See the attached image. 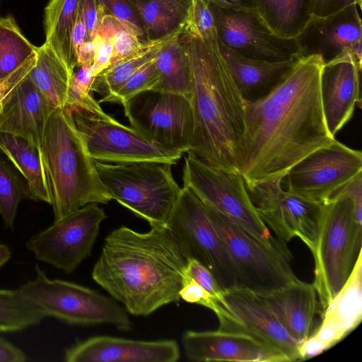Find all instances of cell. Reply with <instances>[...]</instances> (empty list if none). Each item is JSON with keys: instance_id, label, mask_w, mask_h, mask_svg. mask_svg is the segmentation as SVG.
Wrapping results in <instances>:
<instances>
[{"instance_id": "8fae6325", "label": "cell", "mask_w": 362, "mask_h": 362, "mask_svg": "<svg viewBox=\"0 0 362 362\" xmlns=\"http://www.w3.org/2000/svg\"><path fill=\"white\" fill-rule=\"evenodd\" d=\"M192 258L206 267L223 290L238 286L235 269L203 202L182 187L166 224Z\"/></svg>"}, {"instance_id": "f546056e", "label": "cell", "mask_w": 362, "mask_h": 362, "mask_svg": "<svg viewBox=\"0 0 362 362\" xmlns=\"http://www.w3.org/2000/svg\"><path fill=\"white\" fill-rule=\"evenodd\" d=\"M183 32V28L156 40L149 41L134 54L117 62L99 73L91 84L92 92L104 98L115 93L144 65L156 57L169 40Z\"/></svg>"}, {"instance_id": "2e32d148", "label": "cell", "mask_w": 362, "mask_h": 362, "mask_svg": "<svg viewBox=\"0 0 362 362\" xmlns=\"http://www.w3.org/2000/svg\"><path fill=\"white\" fill-rule=\"evenodd\" d=\"M218 40L228 48L250 59L267 62L300 58L295 38L275 34L255 8H222L210 5Z\"/></svg>"}, {"instance_id": "bcb514c9", "label": "cell", "mask_w": 362, "mask_h": 362, "mask_svg": "<svg viewBox=\"0 0 362 362\" xmlns=\"http://www.w3.org/2000/svg\"><path fill=\"white\" fill-rule=\"evenodd\" d=\"M81 6L87 30V40H93V36L106 13L98 0H81Z\"/></svg>"}, {"instance_id": "1f68e13d", "label": "cell", "mask_w": 362, "mask_h": 362, "mask_svg": "<svg viewBox=\"0 0 362 362\" xmlns=\"http://www.w3.org/2000/svg\"><path fill=\"white\" fill-rule=\"evenodd\" d=\"M36 53L37 47L22 34L11 15L0 18V78L16 71Z\"/></svg>"}, {"instance_id": "f907efd6", "label": "cell", "mask_w": 362, "mask_h": 362, "mask_svg": "<svg viewBox=\"0 0 362 362\" xmlns=\"http://www.w3.org/2000/svg\"><path fill=\"white\" fill-rule=\"evenodd\" d=\"M95 47L93 40L86 41L76 54L77 67H92L95 59Z\"/></svg>"}, {"instance_id": "603a6c76", "label": "cell", "mask_w": 362, "mask_h": 362, "mask_svg": "<svg viewBox=\"0 0 362 362\" xmlns=\"http://www.w3.org/2000/svg\"><path fill=\"white\" fill-rule=\"evenodd\" d=\"M54 110L28 75L0 113V132L23 137L40 150L46 124Z\"/></svg>"}, {"instance_id": "74e56055", "label": "cell", "mask_w": 362, "mask_h": 362, "mask_svg": "<svg viewBox=\"0 0 362 362\" xmlns=\"http://www.w3.org/2000/svg\"><path fill=\"white\" fill-rule=\"evenodd\" d=\"M183 33L204 41L218 39L214 14L205 0H192L184 21Z\"/></svg>"}, {"instance_id": "6da1fadb", "label": "cell", "mask_w": 362, "mask_h": 362, "mask_svg": "<svg viewBox=\"0 0 362 362\" xmlns=\"http://www.w3.org/2000/svg\"><path fill=\"white\" fill-rule=\"evenodd\" d=\"M323 66L318 55L300 57L267 95L245 101L235 153L245 185L283 180L295 164L335 140L321 102Z\"/></svg>"}, {"instance_id": "db71d44e", "label": "cell", "mask_w": 362, "mask_h": 362, "mask_svg": "<svg viewBox=\"0 0 362 362\" xmlns=\"http://www.w3.org/2000/svg\"><path fill=\"white\" fill-rule=\"evenodd\" d=\"M11 256V252L9 247L0 243V267L6 263Z\"/></svg>"}, {"instance_id": "f1b7e54d", "label": "cell", "mask_w": 362, "mask_h": 362, "mask_svg": "<svg viewBox=\"0 0 362 362\" xmlns=\"http://www.w3.org/2000/svg\"><path fill=\"white\" fill-rule=\"evenodd\" d=\"M81 0H50L45 9V42L74 71L71 32Z\"/></svg>"}, {"instance_id": "e0dca14e", "label": "cell", "mask_w": 362, "mask_h": 362, "mask_svg": "<svg viewBox=\"0 0 362 362\" xmlns=\"http://www.w3.org/2000/svg\"><path fill=\"white\" fill-rule=\"evenodd\" d=\"M214 331L185 332L182 342L193 361L288 362L279 349L243 329L232 315L218 318Z\"/></svg>"}, {"instance_id": "ffe728a7", "label": "cell", "mask_w": 362, "mask_h": 362, "mask_svg": "<svg viewBox=\"0 0 362 362\" xmlns=\"http://www.w3.org/2000/svg\"><path fill=\"white\" fill-rule=\"evenodd\" d=\"M180 347L175 340L144 341L95 336L66 349V362H176Z\"/></svg>"}, {"instance_id": "d6a6232c", "label": "cell", "mask_w": 362, "mask_h": 362, "mask_svg": "<svg viewBox=\"0 0 362 362\" xmlns=\"http://www.w3.org/2000/svg\"><path fill=\"white\" fill-rule=\"evenodd\" d=\"M45 317V314L27 300L18 288H0V332L22 331L40 324Z\"/></svg>"}, {"instance_id": "5b68a950", "label": "cell", "mask_w": 362, "mask_h": 362, "mask_svg": "<svg viewBox=\"0 0 362 362\" xmlns=\"http://www.w3.org/2000/svg\"><path fill=\"white\" fill-rule=\"evenodd\" d=\"M361 246L362 223L356 218L352 200L340 197L325 203L317 239L311 252L320 315L349 279Z\"/></svg>"}, {"instance_id": "8992f818", "label": "cell", "mask_w": 362, "mask_h": 362, "mask_svg": "<svg viewBox=\"0 0 362 362\" xmlns=\"http://www.w3.org/2000/svg\"><path fill=\"white\" fill-rule=\"evenodd\" d=\"M95 164L112 200L146 221L151 227L167 224L182 189L173 175L172 164L97 160Z\"/></svg>"}, {"instance_id": "681fc988", "label": "cell", "mask_w": 362, "mask_h": 362, "mask_svg": "<svg viewBox=\"0 0 362 362\" xmlns=\"http://www.w3.org/2000/svg\"><path fill=\"white\" fill-rule=\"evenodd\" d=\"M24 352L0 335V362H23Z\"/></svg>"}, {"instance_id": "9c48e42d", "label": "cell", "mask_w": 362, "mask_h": 362, "mask_svg": "<svg viewBox=\"0 0 362 362\" xmlns=\"http://www.w3.org/2000/svg\"><path fill=\"white\" fill-rule=\"evenodd\" d=\"M183 187L262 242L275 246L286 243L271 234L254 205L239 172L212 168L192 153H187Z\"/></svg>"}, {"instance_id": "7bdbcfd3", "label": "cell", "mask_w": 362, "mask_h": 362, "mask_svg": "<svg viewBox=\"0 0 362 362\" xmlns=\"http://www.w3.org/2000/svg\"><path fill=\"white\" fill-rule=\"evenodd\" d=\"M183 274L196 281L228 310L224 298V290L222 289L214 276L206 267L196 259L190 258Z\"/></svg>"}, {"instance_id": "b9f144b4", "label": "cell", "mask_w": 362, "mask_h": 362, "mask_svg": "<svg viewBox=\"0 0 362 362\" xmlns=\"http://www.w3.org/2000/svg\"><path fill=\"white\" fill-rule=\"evenodd\" d=\"M180 296L183 300L197 303L211 310L218 319L230 314L215 298L192 278L184 275Z\"/></svg>"}, {"instance_id": "ba28073f", "label": "cell", "mask_w": 362, "mask_h": 362, "mask_svg": "<svg viewBox=\"0 0 362 362\" xmlns=\"http://www.w3.org/2000/svg\"><path fill=\"white\" fill-rule=\"evenodd\" d=\"M204 204V203H203ZM233 263L238 286L263 295L298 279L286 246L269 245L204 204Z\"/></svg>"}, {"instance_id": "d590c367", "label": "cell", "mask_w": 362, "mask_h": 362, "mask_svg": "<svg viewBox=\"0 0 362 362\" xmlns=\"http://www.w3.org/2000/svg\"><path fill=\"white\" fill-rule=\"evenodd\" d=\"M25 194L16 174L0 157V215L6 228H13L19 203Z\"/></svg>"}, {"instance_id": "c3c4849f", "label": "cell", "mask_w": 362, "mask_h": 362, "mask_svg": "<svg viewBox=\"0 0 362 362\" xmlns=\"http://www.w3.org/2000/svg\"><path fill=\"white\" fill-rule=\"evenodd\" d=\"M87 40V30L80 1L78 10L71 32V46L75 59L80 47Z\"/></svg>"}, {"instance_id": "e575fe53", "label": "cell", "mask_w": 362, "mask_h": 362, "mask_svg": "<svg viewBox=\"0 0 362 362\" xmlns=\"http://www.w3.org/2000/svg\"><path fill=\"white\" fill-rule=\"evenodd\" d=\"M156 57L133 74L115 93L101 98L98 102L117 103L124 107L135 96L153 90L160 78Z\"/></svg>"}, {"instance_id": "7402d4cb", "label": "cell", "mask_w": 362, "mask_h": 362, "mask_svg": "<svg viewBox=\"0 0 362 362\" xmlns=\"http://www.w3.org/2000/svg\"><path fill=\"white\" fill-rule=\"evenodd\" d=\"M362 66L345 57L325 64L320 77V95L329 133H337L351 119L361 105L360 78Z\"/></svg>"}, {"instance_id": "52a82bcc", "label": "cell", "mask_w": 362, "mask_h": 362, "mask_svg": "<svg viewBox=\"0 0 362 362\" xmlns=\"http://www.w3.org/2000/svg\"><path fill=\"white\" fill-rule=\"evenodd\" d=\"M35 272V279L18 289L46 317L71 325L109 324L122 331L131 329L127 311L112 298L73 282L50 279L38 264Z\"/></svg>"}, {"instance_id": "484cf974", "label": "cell", "mask_w": 362, "mask_h": 362, "mask_svg": "<svg viewBox=\"0 0 362 362\" xmlns=\"http://www.w3.org/2000/svg\"><path fill=\"white\" fill-rule=\"evenodd\" d=\"M74 71L44 43L37 47L35 63L28 76L54 109L64 108Z\"/></svg>"}, {"instance_id": "8d00e7d4", "label": "cell", "mask_w": 362, "mask_h": 362, "mask_svg": "<svg viewBox=\"0 0 362 362\" xmlns=\"http://www.w3.org/2000/svg\"><path fill=\"white\" fill-rule=\"evenodd\" d=\"M93 79L91 67H78L71 79L64 108L71 112L82 109L95 114L105 113L100 103L93 98L91 90Z\"/></svg>"}, {"instance_id": "f6af8a7d", "label": "cell", "mask_w": 362, "mask_h": 362, "mask_svg": "<svg viewBox=\"0 0 362 362\" xmlns=\"http://www.w3.org/2000/svg\"><path fill=\"white\" fill-rule=\"evenodd\" d=\"M340 197H349L352 200L356 218L362 223V173L339 188L329 200Z\"/></svg>"}, {"instance_id": "f5cc1de1", "label": "cell", "mask_w": 362, "mask_h": 362, "mask_svg": "<svg viewBox=\"0 0 362 362\" xmlns=\"http://www.w3.org/2000/svg\"><path fill=\"white\" fill-rule=\"evenodd\" d=\"M209 4L222 8H255L256 0H205Z\"/></svg>"}, {"instance_id": "83f0119b", "label": "cell", "mask_w": 362, "mask_h": 362, "mask_svg": "<svg viewBox=\"0 0 362 362\" xmlns=\"http://www.w3.org/2000/svg\"><path fill=\"white\" fill-rule=\"evenodd\" d=\"M182 33L169 40L158 52L156 65L160 78L153 90L180 94L191 99V66Z\"/></svg>"}, {"instance_id": "60d3db41", "label": "cell", "mask_w": 362, "mask_h": 362, "mask_svg": "<svg viewBox=\"0 0 362 362\" xmlns=\"http://www.w3.org/2000/svg\"><path fill=\"white\" fill-rule=\"evenodd\" d=\"M146 43L135 32L115 18L112 32L113 54L109 66L134 54Z\"/></svg>"}, {"instance_id": "7c38bea8", "label": "cell", "mask_w": 362, "mask_h": 362, "mask_svg": "<svg viewBox=\"0 0 362 362\" xmlns=\"http://www.w3.org/2000/svg\"><path fill=\"white\" fill-rule=\"evenodd\" d=\"M106 217L103 208L88 204L31 237L26 248L36 259L71 273L90 255Z\"/></svg>"}, {"instance_id": "7a4b0ae2", "label": "cell", "mask_w": 362, "mask_h": 362, "mask_svg": "<svg viewBox=\"0 0 362 362\" xmlns=\"http://www.w3.org/2000/svg\"><path fill=\"white\" fill-rule=\"evenodd\" d=\"M189 259L167 225L144 233L122 226L105 238L92 278L127 313L147 316L180 300Z\"/></svg>"}, {"instance_id": "30bf717a", "label": "cell", "mask_w": 362, "mask_h": 362, "mask_svg": "<svg viewBox=\"0 0 362 362\" xmlns=\"http://www.w3.org/2000/svg\"><path fill=\"white\" fill-rule=\"evenodd\" d=\"M77 129L88 153L97 161L120 163L162 162L176 164L183 153L160 145L133 127L119 122L106 112L82 109L72 111Z\"/></svg>"}, {"instance_id": "816d5d0a", "label": "cell", "mask_w": 362, "mask_h": 362, "mask_svg": "<svg viewBox=\"0 0 362 362\" xmlns=\"http://www.w3.org/2000/svg\"><path fill=\"white\" fill-rule=\"evenodd\" d=\"M183 22L186 18L192 0H157Z\"/></svg>"}, {"instance_id": "d4e9b609", "label": "cell", "mask_w": 362, "mask_h": 362, "mask_svg": "<svg viewBox=\"0 0 362 362\" xmlns=\"http://www.w3.org/2000/svg\"><path fill=\"white\" fill-rule=\"evenodd\" d=\"M218 42L232 78L245 101H255L267 95L296 60L267 62L250 59Z\"/></svg>"}, {"instance_id": "3957f363", "label": "cell", "mask_w": 362, "mask_h": 362, "mask_svg": "<svg viewBox=\"0 0 362 362\" xmlns=\"http://www.w3.org/2000/svg\"><path fill=\"white\" fill-rule=\"evenodd\" d=\"M182 36L191 66L194 119L189 152L212 168L238 172L235 153L244 130L245 100L220 52L218 39L204 41L183 32Z\"/></svg>"}, {"instance_id": "d6986e66", "label": "cell", "mask_w": 362, "mask_h": 362, "mask_svg": "<svg viewBox=\"0 0 362 362\" xmlns=\"http://www.w3.org/2000/svg\"><path fill=\"white\" fill-rule=\"evenodd\" d=\"M321 322L300 346L301 361L330 349L359 325L362 319V255L341 289L320 315Z\"/></svg>"}, {"instance_id": "836d02e7", "label": "cell", "mask_w": 362, "mask_h": 362, "mask_svg": "<svg viewBox=\"0 0 362 362\" xmlns=\"http://www.w3.org/2000/svg\"><path fill=\"white\" fill-rule=\"evenodd\" d=\"M144 27L147 41L183 28L184 22L157 0H132Z\"/></svg>"}, {"instance_id": "ee69618b", "label": "cell", "mask_w": 362, "mask_h": 362, "mask_svg": "<svg viewBox=\"0 0 362 362\" xmlns=\"http://www.w3.org/2000/svg\"><path fill=\"white\" fill-rule=\"evenodd\" d=\"M35 60L36 55L8 76L0 78V113L12 93L28 75Z\"/></svg>"}, {"instance_id": "4dcf8cb0", "label": "cell", "mask_w": 362, "mask_h": 362, "mask_svg": "<svg viewBox=\"0 0 362 362\" xmlns=\"http://www.w3.org/2000/svg\"><path fill=\"white\" fill-rule=\"evenodd\" d=\"M255 9L277 35L295 38L312 16L310 0H256Z\"/></svg>"}, {"instance_id": "7dc6e473", "label": "cell", "mask_w": 362, "mask_h": 362, "mask_svg": "<svg viewBox=\"0 0 362 362\" xmlns=\"http://www.w3.org/2000/svg\"><path fill=\"white\" fill-rule=\"evenodd\" d=\"M354 3L355 0H310L312 16H327Z\"/></svg>"}, {"instance_id": "277c9868", "label": "cell", "mask_w": 362, "mask_h": 362, "mask_svg": "<svg viewBox=\"0 0 362 362\" xmlns=\"http://www.w3.org/2000/svg\"><path fill=\"white\" fill-rule=\"evenodd\" d=\"M39 151L54 221L88 204H106L112 200L76 128L72 112L66 108L52 112Z\"/></svg>"}, {"instance_id": "11a10c76", "label": "cell", "mask_w": 362, "mask_h": 362, "mask_svg": "<svg viewBox=\"0 0 362 362\" xmlns=\"http://www.w3.org/2000/svg\"><path fill=\"white\" fill-rule=\"evenodd\" d=\"M355 2L356 4L358 6V7L360 8V9L361 8V2H362V0H355Z\"/></svg>"}, {"instance_id": "4316f807", "label": "cell", "mask_w": 362, "mask_h": 362, "mask_svg": "<svg viewBox=\"0 0 362 362\" xmlns=\"http://www.w3.org/2000/svg\"><path fill=\"white\" fill-rule=\"evenodd\" d=\"M0 150L25 178L27 195L49 204L39 149L23 137L0 132Z\"/></svg>"}, {"instance_id": "4fadbf2b", "label": "cell", "mask_w": 362, "mask_h": 362, "mask_svg": "<svg viewBox=\"0 0 362 362\" xmlns=\"http://www.w3.org/2000/svg\"><path fill=\"white\" fill-rule=\"evenodd\" d=\"M132 127L166 147L189 152L194 119L191 100L185 95L145 91L123 107Z\"/></svg>"}, {"instance_id": "ab89813d", "label": "cell", "mask_w": 362, "mask_h": 362, "mask_svg": "<svg viewBox=\"0 0 362 362\" xmlns=\"http://www.w3.org/2000/svg\"><path fill=\"white\" fill-rule=\"evenodd\" d=\"M107 14L119 21L135 32L140 39L147 42L142 22L132 0H98Z\"/></svg>"}, {"instance_id": "ac0fdd59", "label": "cell", "mask_w": 362, "mask_h": 362, "mask_svg": "<svg viewBox=\"0 0 362 362\" xmlns=\"http://www.w3.org/2000/svg\"><path fill=\"white\" fill-rule=\"evenodd\" d=\"M358 7L354 3L327 16H312L295 37L300 57L318 55L324 64L351 57L362 66V25Z\"/></svg>"}, {"instance_id": "9a60e30c", "label": "cell", "mask_w": 362, "mask_h": 362, "mask_svg": "<svg viewBox=\"0 0 362 362\" xmlns=\"http://www.w3.org/2000/svg\"><path fill=\"white\" fill-rule=\"evenodd\" d=\"M362 173V153L334 140L312 152L289 169L288 191L325 204L341 186Z\"/></svg>"}, {"instance_id": "cb8c5ba5", "label": "cell", "mask_w": 362, "mask_h": 362, "mask_svg": "<svg viewBox=\"0 0 362 362\" xmlns=\"http://www.w3.org/2000/svg\"><path fill=\"white\" fill-rule=\"evenodd\" d=\"M260 296L300 346L310 337L316 327L315 317L319 313L313 283L298 279L283 288Z\"/></svg>"}, {"instance_id": "5bb4252c", "label": "cell", "mask_w": 362, "mask_h": 362, "mask_svg": "<svg viewBox=\"0 0 362 362\" xmlns=\"http://www.w3.org/2000/svg\"><path fill=\"white\" fill-rule=\"evenodd\" d=\"M281 181L276 178L245 185L258 214L275 236L284 243L297 237L312 252L317 239L324 204L284 190Z\"/></svg>"}, {"instance_id": "44dd1931", "label": "cell", "mask_w": 362, "mask_h": 362, "mask_svg": "<svg viewBox=\"0 0 362 362\" xmlns=\"http://www.w3.org/2000/svg\"><path fill=\"white\" fill-rule=\"evenodd\" d=\"M228 310L250 334L282 351L290 361H301L300 344L289 334L262 296L235 286L224 291Z\"/></svg>"}, {"instance_id": "f35d334b", "label": "cell", "mask_w": 362, "mask_h": 362, "mask_svg": "<svg viewBox=\"0 0 362 362\" xmlns=\"http://www.w3.org/2000/svg\"><path fill=\"white\" fill-rule=\"evenodd\" d=\"M115 18L105 14L94 36L93 41L95 47V59L91 67V73L95 78L110 64L113 54L112 32Z\"/></svg>"}]
</instances>
